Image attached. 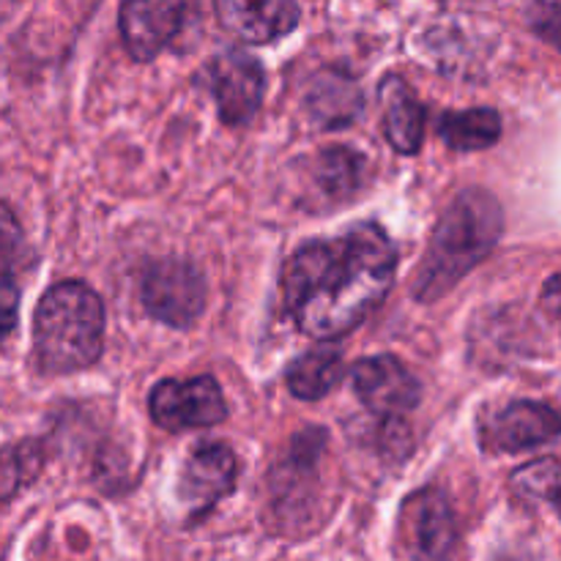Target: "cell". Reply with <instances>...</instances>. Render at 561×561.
I'll list each match as a JSON object with an SVG mask.
<instances>
[{
  "instance_id": "9c48e42d",
  "label": "cell",
  "mask_w": 561,
  "mask_h": 561,
  "mask_svg": "<svg viewBox=\"0 0 561 561\" xmlns=\"http://www.w3.org/2000/svg\"><path fill=\"white\" fill-rule=\"evenodd\" d=\"M351 387L356 398L378 416H403L416 409L422 387L409 367L394 356H370L351 367Z\"/></svg>"
},
{
  "instance_id": "ac0fdd59",
  "label": "cell",
  "mask_w": 561,
  "mask_h": 561,
  "mask_svg": "<svg viewBox=\"0 0 561 561\" xmlns=\"http://www.w3.org/2000/svg\"><path fill=\"white\" fill-rule=\"evenodd\" d=\"M44 466V453L36 442H22L0 453V499H11L16 491L36 480Z\"/></svg>"
},
{
  "instance_id": "ffe728a7",
  "label": "cell",
  "mask_w": 561,
  "mask_h": 561,
  "mask_svg": "<svg viewBox=\"0 0 561 561\" xmlns=\"http://www.w3.org/2000/svg\"><path fill=\"white\" fill-rule=\"evenodd\" d=\"M22 255V230L5 203H0V274L14 272Z\"/></svg>"
},
{
  "instance_id": "6da1fadb",
  "label": "cell",
  "mask_w": 561,
  "mask_h": 561,
  "mask_svg": "<svg viewBox=\"0 0 561 561\" xmlns=\"http://www.w3.org/2000/svg\"><path fill=\"white\" fill-rule=\"evenodd\" d=\"M394 268L398 250L373 222L310 241L283 268L285 310L307 337L337 340L387 299Z\"/></svg>"
},
{
  "instance_id": "4fadbf2b",
  "label": "cell",
  "mask_w": 561,
  "mask_h": 561,
  "mask_svg": "<svg viewBox=\"0 0 561 561\" xmlns=\"http://www.w3.org/2000/svg\"><path fill=\"white\" fill-rule=\"evenodd\" d=\"M378 99H381L387 140L392 142L394 151L405 157L420 151L425 137V110L409 82L398 75H389L378 88Z\"/></svg>"
},
{
  "instance_id": "2e32d148",
  "label": "cell",
  "mask_w": 561,
  "mask_h": 561,
  "mask_svg": "<svg viewBox=\"0 0 561 561\" xmlns=\"http://www.w3.org/2000/svg\"><path fill=\"white\" fill-rule=\"evenodd\" d=\"M438 131L453 151H482L502 137V118L491 107H471L444 115Z\"/></svg>"
},
{
  "instance_id": "52a82bcc",
  "label": "cell",
  "mask_w": 561,
  "mask_h": 561,
  "mask_svg": "<svg viewBox=\"0 0 561 561\" xmlns=\"http://www.w3.org/2000/svg\"><path fill=\"white\" fill-rule=\"evenodd\" d=\"M559 436L561 411L535 400L510 403L480 422V442L491 453H524Z\"/></svg>"
},
{
  "instance_id": "44dd1931",
  "label": "cell",
  "mask_w": 561,
  "mask_h": 561,
  "mask_svg": "<svg viewBox=\"0 0 561 561\" xmlns=\"http://www.w3.org/2000/svg\"><path fill=\"white\" fill-rule=\"evenodd\" d=\"M529 20L537 36L546 38L548 44H553V47L561 49V5H551V3L535 5Z\"/></svg>"
},
{
  "instance_id": "9a60e30c",
  "label": "cell",
  "mask_w": 561,
  "mask_h": 561,
  "mask_svg": "<svg viewBox=\"0 0 561 561\" xmlns=\"http://www.w3.org/2000/svg\"><path fill=\"white\" fill-rule=\"evenodd\" d=\"M362 107L359 85L348 75L323 71L310 91V113L327 126H343L356 118Z\"/></svg>"
},
{
  "instance_id": "7a4b0ae2",
  "label": "cell",
  "mask_w": 561,
  "mask_h": 561,
  "mask_svg": "<svg viewBox=\"0 0 561 561\" xmlns=\"http://www.w3.org/2000/svg\"><path fill=\"white\" fill-rule=\"evenodd\" d=\"M504 230V214L485 190H466L444 208L414 277L420 301L442 299L477 263L491 255Z\"/></svg>"
},
{
  "instance_id": "603a6c76",
  "label": "cell",
  "mask_w": 561,
  "mask_h": 561,
  "mask_svg": "<svg viewBox=\"0 0 561 561\" xmlns=\"http://www.w3.org/2000/svg\"><path fill=\"white\" fill-rule=\"evenodd\" d=\"M542 307H546L548 316L561 327V274L551 277L542 288Z\"/></svg>"
},
{
  "instance_id": "3957f363",
  "label": "cell",
  "mask_w": 561,
  "mask_h": 561,
  "mask_svg": "<svg viewBox=\"0 0 561 561\" xmlns=\"http://www.w3.org/2000/svg\"><path fill=\"white\" fill-rule=\"evenodd\" d=\"M104 305L88 285L66 279L42 296L33 321V348L44 373L64 376L102 356Z\"/></svg>"
},
{
  "instance_id": "8fae6325",
  "label": "cell",
  "mask_w": 561,
  "mask_h": 561,
  "mask_svg": "<svg viewBox=\"0 0 561 561\" xmlns=\"http://www.w3.org/2000/svg\"><path fill=\"white\" fill-rule=\"evenodd\" d=\"M184 11L186 5L173 0H131L121 5V33L131 58L151 60L179 33Z\"/></svg>"
},
{
  "instance_id": "5bb4252c",
  "label": "cell",
  "mask_w": 561,
  "mask_h": 561,
  "mask_svg": "<svg viewBox=\"0 0 561 561\" xmlns=\"http://www.w3.org/2000/svg\"><path fill=\"white\" fill-rule=\"evenodd\" d=\"M345 376V362L343 354L332 345L310 351V354L299 356L294 365L288 367V389L299 400H321L343 381Z\"/></svg>"
},
{
  "instance_id": "d6986e66",
  "label": "cell",
  "mask_w": 561,
  "mask_h": 561,
  "mask_svg": "<svg viewBox=\"0 0 561 561\" xmlns=\"http://www.w3.org/2000/svg\"><path fill=\"white\" fill-rule=\"evenodd\" d=\"M359 170L362 159L356 157L348 148H332V151L323 153V184L329 190H337L348 195L356 184H359Z\"/></svg>"
},
{
  "instance_id": "5b68a950",
  "label": "cell",
  "mask_w": 561,
  "mask_h": 561,
  "mask_svg": "<svg viewBox=\"0 0 561 561\" xmlns=\"http://www.w3.org/2000/svg\"><path fill=\"white\" fill-rule=\"evenodd\" d=\"M153 422L170 433L197 431V427H214L225 420L222 389L211 376L186 378V381H159L148 398Z\"/></svg>"
},
{
  "instance_id": "e0dca14e",
  "label": "cell",
  "mask_w": 561,
  "mask_h": 561,
  "mask_svg": "<svg viewBox=\"0 0 561 561\" xmlns=\"http://www.w3.org/2000/svg\"><path fill=\"white\" fill-rule=\"evenodd\" d=\"M513 491L526 502H548L561 510V458H542L515 471Z\"/></svg>"
},
{
  "instance_id": "277c9868",
  "label": "cell",
  "mask_w": 561,
  "mask_h": 561,
  "mask_svg": "<svg viewBox=\"0 0 561 561\" xmlns=\"http://www.w3.org/2000/svg\"><path fill=\"white\" fill-rule=\"evenodd\" d=\"M140 299L157 321L190 329L206 307V279L186 261H159L142 274Z\"/></svg>"
},
{
  "instance_id": "7402d4cb",
  "label": "cell",
  "mask_w": 561,
  "mask_h": 561,
  "mask_svg": "<svg viewBox=\"0 0 561 561\" xmlns=\"http://www.w3.org/2000/svg\"><path fill=\"white\" fill-rule=\"evenodd\" d=\"M20 312V290L9 274H0V343L14 332Z\"/></svg>"
},
{
  "instance_id": "30bf717a",
  "label": "cell",
  "mask_w": 561,
  "mask_h": 561,
  "mask_svg": "<svg viewBox=\"0 0 561 561\" xmlns=\"http://www.w3.org/2000/svg\"><path fill=\"white\" fill-rule=\"evenodd\" d=\"M236 455L222 444L197 447L179 477V499L192 515H203L236 488Z\"/></svg>"
},
{
  "instance_id": "8992f818",
  "label": "cell",
  "mask_w": 561,
  "mask_h": 561,
  "mask_svg": "<svg viewBox=\"0 0 561 561\" xmlns=\"http://www.w3.org/2000/svg\"><path fill=\"white\" fill-rule=\"evenodd\" d=\"M400 548L409 561H447L455 546V518L438 488H422L405 499L398 526Z\"/></svg>"
},
{
  "instance_id": "ba28073f",
  "label": "cell",
  "mask_w": 561,
  "mask_h": 561,
  "mask_svg": "<svg viewBox=\"0 0 561 561\" xmlns=\"http://www.w3.org/2000/svg\"><path fill=\"white\" fill-rule=\"evenodd\" d=\"M206 77L225 124L241 126L252 121L263 102V88H266L263 66L252 55L228 49L206 66Z\"/></svg>"
},
{
  "instance_id": "7c38bea8",
  "label": "cell",
  "mask_w": 561,
  "mask_h": 561,
  "mask_svg": "<svg viewBox=\"0 0 561 561\" xmlns=\"http://www.w3.org/2000/svg\"><path fill=\"white\" fill-rule=\"evenodd\" d=\"M217 14L225 31H230L241 42L268 44L294 31L301 9L290 0H268V3L222 0V3H217Z\"/></svg>"
}]
</instances>
